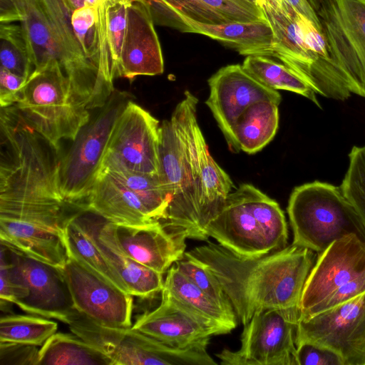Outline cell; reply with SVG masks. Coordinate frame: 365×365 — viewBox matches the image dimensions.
<instances>
[{
    "label": "cell",
    "instance_id": "obj_1",
    "mask_svg": "<svg viewBox=\"0 0 365 365\" xmlns=\"http://www.w3.org/2000/svg\"><path fill=\"white\" fill-rule=\"evenodd\" d=\"M187 252L206 264L215 274L242 325L266 309L299 307L315 259L314 251L293 244L279 251L248 257L207 240L206 245Z\"/></svg>",
    "mask_w": 365,
    "mask_h": 365
},
{
    "label": "cell",
    "instance_id": "obj_2",
    "mask_svg": "<svg viewBox=\"0 0 365 365\" xmlns=\"http://www.w3.org/2000/svg\"><path fill=\"white\" fill-rule=\"evenodd\" d=\"M58 151L15 106L1 108L0 212L68 205L59 188Z\"/></svg>",
    "mask_w": 365,
    "mask_h": 365
},
{
    "label": "cell",
    "instance_id": "obj_3",
    "mask_svg": "<svg viewBox=\"0 0 365 365\" xmlns=\"http://www.w3.org/2000/svg\"><path fill=\"white\" fill-rule=\"evenodd\" d=\"M61 0H0V23L20 22L30 43L35 69L56 61L76 99L88 110L102 107L111 93L75 36Z\"/></svg>",
    "mask_w": 365,
    "mask_h": 365
},
{
    "label": "cell",
    "instance_id": "obj_4",
    "mask_svg": "<svg viewBox=\"0 0 365 365\" xmlns=\"http://www.w3.org/2000/svg\"><path fill=\"white\" fill-rule=\"evenodd\" d=\"M198 99L185 91L170 120L160 126L159 177L170 197L165 219L169 232L187 239L208 240L202 222L200 174L193 123Z\"/></svg>",
    "mask_w": 365,
    "mask_h": 365
},
{
    "label": "cell",
    "instance_id": "obj_5",
    "mask_svg": "<svg viewBox=\"0 0 365 365\" xmlns=\"http://www.w3.org/2000/svg\"><path fill=\"white\" fill-rule=\"evenodd\" d=\"M205 230L208 237L244 257H259L288 246L287 225L279 204L250 184L228 195Z\"/></svg>",
    "mask_w": 365,
    "mask_h": 365
},
{
    "label": "cell",
    "instance_id": "obj_6",
    "mask_svg": "<svg viewBox=\"0 0 365 365\" xmlns=\"http://www.w3.org/2000/svg\"><path fill=\"white\" fill-rule=\"evenodd\" d=\"M293 245L320 254L349 235L365 242V226L341 187L314 181L295 187L287 207Z\"/></svg>",
    "mask_w": 365,
    "mask_h": 365
},
{
    "label": "cell",
    "instance_id": "obj_7",
    "mask_svg": "<svg viewBox=\"0 0 365 365\" xmlns=\"http://www.w3.org/2000/svg\"><path fill=\"white\" fill-rule=\"evenodd\" d=\"M71 331L107 355L113 365H215L210 338L185 347L172 346L130 327L98 322L75 309L67 317Z\"/></svg>",
    "mask_w": 365,
    "mask_h": 365
},
{
    "label": "cell",
    "instance_id": "obj_8",
    "mask_svg": "<svg viewBox=\"0 0 365 365\" xmlns=\"http://www.w3.org/2000/svg\"><path fill=\"white\" fill-rule=\"evenodd\" d=\"M14 106L26 122L58 150L61 140L73 141L91 119L89 110L76 99L56 61L34 69Z\"/></svg>",
    "mask_w": 365,
    "mask_h": 365
},
{
    "label": "cell",
    "instance_id": "obj_9",
    "mask_svg": "<svg viewBox=\"0 0 365 365\" xmlns=\"http://www.w3.org/2000/svg\"><path fill=\"white\" fill-rule=\"evenodd\" d=\"M364 292L365 242L349 235L319 254L304 284L299 318L311 317Z\"/></svg>",
    "mask_w": 365,
    "mask_h": 365
},
{
    "label": "cell",
    "instance_id": "obj_10",
    "mask_svg": "<svg viewBox=\"0 0 365 365\" xmlns=\"http://www.w3.org/2000/svg\"><path fill=\"white\" fill-rule=\"evenodd\" d=\"M130 98L126 92L115 90L60 158L58 184L67 202L80 204L87 197L98 175L115 124Z\"/></svg>",
    "mask_w": 365,
    "mask_h": 365
},
{
    "label": "cell",
    "instance_id": "obj_11",
    "mask_svg": "<svg viewBox=\"0 0 365 365\" xmlns=\"http://www.w3.org/2000/svg\"><path fill=\"white\" fill-rule=\"evenodd\" d=\"M299 307L274 308L256 313L243 325L238 350L216 356L223 365H298L296 334Z\"/></svg>",
    "mask_w": 365,
    "mask_h": 365
},
{
    "label": "cell",
    "instance_id": "obj_12",
    "mask_svg": "<svg viewBox=\"0 0 365 365\" xmlns=\"http://www.w3.org/2000/svg\"><path fill=\"white\" fill-rule=\"evenodd\" d=\"M312 343L336 353L343 365H365V292L309 318H299L296 345Z\"/></svg>",
    "mask_w": 365,
    "mask_h": 365
},
{
    "label": "cell",
    "instance_id": "obj_13",
    "mask_svg": "<svg viewBox=\"0 0 365 365\" xmlns=\"http://www.w3.org/2000/svg\"><path fill=\"white\" fill-rule=\"evenodd\" d=\"M77 210L0 214L1 243L62 269L68 259L65 227Z\"/></svg>",
    "mask_w": 365,
    "mask_h": 365
},
{
    "label": "cell",
    "instance_id": "obj_14",
    "mask_svg": "<svg viewBox=\"0 0 365 365\" xmlns=\"http://www.w3.org/2000/svg\"><path fill=\"white\" fill-rule=\"evenodd\" d=\"M160 123L129 101L113 129L101 169L118 166L159 175Z\"/></svg>",
    "mask_w": 365,
    "mask_h": 365
},
{
    "label": "cell",
    "instance_id": "obj_15",
    "mask_svg": "<svg viewBox=\"0 0 365 365\" xmlns=\"http://www.w3.org/2000/svg\"><path fill=\"white\" fill-rule=\"evenodd\" d=\"M316 12L330 58L365 89V0H321Z\"/></svg>",
    "mask_w": 365,
    "mask_h": 365
},
{
    "label": "cell",
    "instance_id": "obj_16",
    "mask_svg": "<svg viewBox=\"0 0 365 365\" xmlns=\"http://www.w3.org/2000/svg\"><path fill=\"white\" fill-rule=\"evenodd\" d=\"M12 278L25 285L29 294L15 304L26 312L64 323L76 309L61 269L27 256L1 243Z\"/></svg>",
    "mask_w": 365,
    "mask_h": 365
},
{
    "label": "cell",
    "instance_id": "obj_17",
    "mask_svg": "<svg viewBox=\"0 0 365 365\" xmlns=\"http://www.w3.org/2000/svg\"><path fill=\"white\" fill-rule=\"evenodd\" d=\"M75 308L101 324L130 327L133 296L68 254L61 269Z\"/></svg>",
    "mask_w": 365,
    "mask_h": 365
},
{
    "label": "cell",
    "instance_id": "obj_18",
    "mask_svg": "<svg viewBox=\"0 0 365 365\" xmlns=\"http://www.w3.org/2000/svg\"><path fill=\"white\" fill-rule=\"evenodd\" d=\"M210 96L205 101L227 143L240 115L252 104L268 101L279 105L282 97L250 75L240 64L227 65L208 80Z\"/></svg>",
    "mask_w": 365,
    "mask_h": 365
},
{
    "label": "cell",
    "instance_id": "obj_19",
    "mask_svg": "<svg viewBox=\"0 0 365 365\" xmlns=\"http://www.w3.org/2000/svg\"><path fill=\"white\" fill-rule=\"evenodd\" d=\"M132 327L163 343L180 347L230 333L190 309L165 289L161 292L159 306L140 315Z\"/></svg>",
    "mask_w": 365,
    "mask_h": 365
},
{
    "label": "cell",
    "instance_id": "obj_20",
    "mask_svg": "<svg viewBox=\"0 0 365 365\" xmlns=\"http://www.w3.org/2000/svg\"><path fill=\"white\" fill-rule=\"evenodd\" d=\"M113 238L120 250L140 264L165 274L185 252V235L170 232L155 221L131 226L109 221Z\"/></svg>",
    "mask_w": 365,
    "mask_h": 365
},
{
    "label": "cell",
    "instance_id": "obj_21",
    "mask_svg": "<svg viewBox=\"0 0 365 365\" xmlns=\"http://www.w3.org/2000/svg\"><path fill=\"white\" fill-rule=\"evenodd\" d=\"M77 216L105 260L123 282L130 294L145 299L162 292L163 274L125 255L115 241L108 220L84 207H80Z\"/></svg>",
    "mask_w": 365,
    "mask_h": 365
},
{
    "label": "cell",
    "instance_id": "obj_22",
    "mask_svg": "<svg viewBox=\"0 0 365 365\" xmlns=\"http://www.w3.org/2000/svg\"><path fill=\"white\" fill-rule=\"evenodd\" d=\"M163 71L162 49L150 11L141 1L130 0L117 77L133 80Z\"/></svg>",
    "mask_w": 365,
    "mask_h": 365
},
{
    "label": "cell",
    "instance_id": "obj_23",
    "mask_svg": "<svg viewBox=\"0 0 365 365\" xmlns=\"http://www.w3.org/2000/svg\"><path fill=\"white\" fill-rule=\"evenodd\" d=\"M81 205L117 224L143 226L157 221L133 192L104 170Z\"/></svg>",
    "mask_w": 365,
    "mask_h": 365
},
{
    "label": "cell",
    "instance_id": "obj_24",
    "mask_svg": "<svg viewBox=\"0 0 365 365\" xmlns=\"http://www.w3.org/2000/svg\"><path fill=\"white\" fill-rule=\"evenodd\" d=\"M257 1L274 33L272 58L293 70L304 80L309 67L319 56L305 45L293 17L292 6L287 0Z\"/></svg>",
    "mask_w": 365,
    "mask_h": 365
},
{
    "label": "cell",
    "instance_id": "obj_25",
    "mask_svg": "<svg viewBox=\"0 0 365 365\" xmlns=\"http://www.w3.org/2000/svg\"><path fill=\"white\" fill-rule=\"evenodd\" d=\"M179 20L183 26V32L207 36L230 46L241 55L273 56L274 33L266 19L222 24L199 23L185 16H180Z\"/></svg>",
    "mask_w": 365,
    "mask_h": 365
},
{
    "label": "cell",
    "instance_id": "obj_26",
    "mask_svg": "<svg viewBox=\"0 0 365 365\" xmlns=\"http://www.w3.org/2000/svg\"><path fill=\"white\" fill-rule=\"evenodd\" d=\"M278 104L261 101L252 104L237 118L231 130L230 148L254 154L274 137L279 125Z\"/></svg>",
    "mask_w": 365,
    "mask_h": 365
},
{
    "label": "cell",
    "instance_id": "obj_27",
    "mask_svg": "<svg viewBox=\"0 0 365 365\" xmlns=\"http://www.w3.org/2000/svg\"><path fill=\"white\" fill-rule=\"evenodd\" d=\"M193 131L200 174L201 217L205 228L222 207L234 184L211 156L197 119L194 121Z\"/></svg>",
    "mask_w": 365,
    "mask_h": 365
},
{
    "label": "cell",
    "instance_id": "obj_28",
    "mask_svg": "<svg viewBox=\"0 0 365 365\" xmlns=\"http://www.w3.org/2000/svg\"><path fill=\"white\" fill-rule=\"evenodd\" d=\"M163 289L192 311L230 332L237 326L234 311L222 307L183 275L174 264L167 272Z\"/></svg>",
    "mask_w": 365,
    "mask_h": 365
},
{
    "label": "cell",
    "instance_id": "obj_29",
    "mask_svg": "<svg viewBox=\"0 0 365 365\" xmlns=\"http://www.w3.org/2000/svg\"><path fill=\"white\" fill-rule=\"evenodd\" d=\"M38 365H113L110 359L75 334L56 332L41 346Z\"/></svg>",
    "mask_w": 365,
    "mask_h": 365
},
{
    "label": "cell",
    "instance_id": "obj_30",
    "mask_svg": "<svg viewBox=\"0 0 365 365\" xmlns=\"http://www.w3.org/2000/svg\"><path fill=\"white\" fill-rule=\"evenodd\" d=\"M242 66L250 75L267 87L294 92L319 106L315 91L296 72L282 63L264 56L250 55L246 56Z\"/></svg>",
    "mask_w": 365,
    "mask_h": 365
},
{
    "label": "cell",
    "instance_id": "obj_31",
    "mask_svg": "<svg viewBox=\"0 0 365 365\" xmlns=\"http://www.w3.org/2000/svg\"><path fill=\"white\" fill-rule=\"evenodd\" d=\"M100 170L108 173L133 192L153 220L162 222L165 219L171 199L163 187L159 175L134 172L118 166Z\"/></svg>",
    "mask_w": 365,
    "mask_h": 365
},
{
    "label": "cell",
    "instance_id": "obj_32",
    "mask_svg": "<svg viewBox=\"0 0 365 365\" xmlns=\"http://www.w3.org/2000/svg\"><path fill=\"white\" fill-rule=\"evenodd\" d=\"M73 214L64 230V242L68 254L87 266L107 281L128 292L121 279L113 271L91 239L87 230Z\"/></svg>",
    "mask_w": 365,
    "mask_h": 365
},
{
    "label": "cell",
    "instance_id": "obj_33",
    "mask_svg": "<svg viewBox=\"0 0 365 365\" xmlns=\"http://www.w3.org/2000/svg\"><path fill=\"white\" fill-rule=\"evenodd\" d=\"M149 9L154 24L173 27L183 32L179 20L185 16L196 22L207 24L229 23L200 0H140Z\"/></svg>",
    "mask_w": 365,
    "mask_h": 365
},
{
    "label": "cell",
    "instance_id": "obj_34",
    "mask_svg": "<svg viewBox=\"0 0 365 365\" xmlns=\"http://www.w3.org/2000/svg\"><path fill=\"white\" fill-rule=\"evenodd\" d=\"M1 67L28 80L35 69L28 37L21 24L1 23Z\"/></svg>",
    "mask_w": 365,
    "mask_h": 365
},
{
    "label": "cell",
    "instance_id": "obj_35",
    "mask_svg": "<svg viewBox=\"0 0 365 365\" xmlns=\"http://www.w3.org/2000/svg\"><path fill=\"white\" fill-rule=\"evenodd\" d=\"M45 318L19 314L2 316L0 342L42 346L58 329L56 322Z\"/></svg>",
    "mask_w": 365,
    "mask_h": 365
},
{
    "label": "cell",
    "instance_id": "obj_36",
    "mask_svg": "<svg viewBox=\"0 0 365 365\" xmlns=\"http://www.w3.org/2000/svg\"><path fill=\"white\" fill-rule=\"evenodd\" d=\"M174 265L183 275L222 307L234 311L220 283L206 264L185 252L183 257L175 262Z\"/></svg>",
    "mask_w": 365,
    "mask_h": 365
},
{
    "label": "cell",
    "instance_id": "obj_37",
    "mask_svg": "<svg viewBox=\"0 0 365 365\" xmlns=\"http://www.w3.org/2000/svg\"><path fill=\"white\" fill-rule=\"evenodd\" d=\"M349 158V167L340 187L365 226V145L354 146Z\"/></svg>",
    "mask_w": 365,
    "mask_h": 365
},
{
    "label": "cell",
    "instance_id": "obj_38",
    "mask_svg": "<svg viewBox=\"0 0 365 365\" xmlns=\"http://www.w3.org/2000/svg\"><path fill=\"white\" fill-rule=\"evenodd\" d=\"M71 24L82 51L98 71V35L95 8L87 5L74 11L71 15Z\"/></svg>",
    "mask_w": 365,
    "mask_h": 365
},
{
    "label": "cell",
    "instance_id": "obj_39",
    "mask_svg": "<svg viewBox=\"0 0 365 365\" xmlns=\"http://www.w3.org/2000/svg\"><path fill=\"white\" fill-rule=\"evenodd\" d=\"M230 22H250L265 19L260 7L243 0H200Z\"/></svg>",
    "mask_w": 365,
    "mask_h": 365
},
{
    "label": "cell",
    "instance_id": "obj_40",
    "mask_svg": "<svg viewBox=\"0 0 365 365\" xmlns=\"http://www.w3.org/2000/svg\"><path fill=\"white\" fill-rule=\"evenodd\" d=\"M292 15L307 48L319 57L330 58L325 36L314 23L293 7Z\"/></svg>",
    "mask_w": 365,
    "mask_h": 365
},
{
    "label": "cell",
    "instance_id": "obj_41",
    "mask_svg": "<svg viewBox=\"0 0 365 365\" xmlns=\"http://www.w3.org/2000/svg\"><path fill=\"white\" fill-rule=\"evenodd\" d=\"M38 351L34 345L0 342V365H38Z\"/></svg>",
    "mask_w": 365,
    "mask_h": 365
},
{
    "label": "cell",
    "instance_id": "obj_42",
    "mask_svg": "<svg viewBox=\"0 0 365 365\" xmlns=\"http://www.w3.org/2000/svg\"><path fill=\"white\" fill-rule=\"evenodd\" d=\"M296 346L298 365H343L339 356L329 349L309 342Z\"/></svg>",
    "mask_w": 365,
    "mask_h": 365
},
{
    "label": "cell",
    "instance_id": "obj_43",
    "mask_svg": "<svg viewBox=\"0 0 365 365\" xmlns=\"http://www.w3.org/2000/svg\"><path fill=\"white\" fill-rule=\"evenodd\" d=\"M27 79L0 66V106H14L19 100L20 92Z\"/></svg>",
    "mask_w": 365,
    "mask_h": 365
},
{
    "label": "cell",
    "instance_id": "obj_44",
    "mask_svg": "<svg viewBox=\"0 0 365 365\" xmlns=\"http://www.w3.org/2000/svg\"><path fill=\"white\" fill-rule=\"evenodd\" d=\"M0 257V299L15 304L18 300L28 296L29 290L22 283L12 278L5 255L1 253Z\"/></svg>",
    "mask_w": 365,
    "mask_h": 365
},
{
    "label": "cell",
    "instance_id": "obj_45",
    "mask_svg": "<svg viewBox=\"0 0 365 365\" xmlns=\"http://www.w3.org/2000/svg\"><path fill=\"white\" fill-rule=\"evenodd\" d=\"M287 1L296 11L312 21L316 26L322 32V25L318 15L308 0Z\"/></svg>",
    "mask_w": 365,
    "mask_h": 365
},
{
    "label": "cell",
    "instance_id": "obj_46",
    "mask_svg": "<svg viewBox=\"0 0 365 365\" xmlns=\"http://www.w3.org/2000/svg\"><path fill=\"white\" fill-rule=\"evenodd\" d=\"M66 10L72 14L74 11L87 6L86 0H61Z\"/></svg>",
    "mask_w": 365,
    "mask_h": 365
},
{
    "label": "cell",
    "instance_id": "obj_47",
    "mask_svg": "<svg viewBox=\"0 0 365 365\" xmlns=\"http://www.w3.org/2000/svg\"><path fill=\"white\" fill-rule=\"evenodd\" d=\"M312 7L316 10L321 0H308Z\"/></svg>",
    "mask_w": 365,
    "mask_h": 365
},
{
    "label": "cell",
    "instance_id": "obj_48",
    "mask_svg": "<svg viewBox=\"0 0 365 365\" xmlns=\"http://www.w3.org/2000/svg\"><path fill=\"white\" fill-rule=\"evenodd\" d=\"M243 1H247V2L251 4L254 5V6L259 7V4H258V1L257 0H243Z\"/></svg>",
    "mask_w": 365,
    "mask_h": 365
},
{
    "label": "cell",
    "instance_id": "obj_49",
    "mask_svg": "<svg viewBox=\"0 0 365 365\" xmlns=\"http://www.w3.org/2000/svg\"><path fill=\"white\" fill-rule=\"evenodd\" d=\"M280 1H282V0H280Z\"/></svg>",
    "mask_w": 365,
    "mask_h": 365
}]
</instances>
